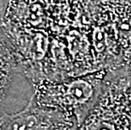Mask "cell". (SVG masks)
Masks as SVG:
<instances>
[{
    "label": "cell",
    "instance_id": "obj_5",
    "mask_svg": "<svg viewBox=\"0 0 131 130\" xmlns=\"http://www.w3.org/2000/svg\"><path fill=\"white\" fill-rule=\"evenodd\" d=\"M15 65V58L9 48L0 42V108L7 97Z\"/></svg>",
    "mask_w": 131,
    "mask_h": 130
},
{
    "label": "cell",
    "instance_id": "obj_4",
    "mask_svg": "<svg viewBox=\"0 0 131 130\" xmlns=\"http://www.w3.org/2000/svg\"><path fill=\"white\" fill-rule=\"evenodd\" d=\"M77 126L64 112L41 106L33 96L21 111L0 116V130H75Z\"/></svg>",
    "mask_w": 131,
    "mask_h": 130
},
{
    "label": "cell",
    "instance_id": "obj_3",
    "mask_svg": "<svg viewBox=\"0 0 131 130\" xmlns=\"http://www.w3.org/2000/svg\"><path fill=\"white\" fill-rule=\"evenodd\" d=\"M75 130H131V68L113 73Z\"/></svg>",
    "mask_w": 131,
    "mask_h": 130
},
{
    "label": "cell",
    "instance_id": "obj_2",
    "mask_svg": "<svg viewBox=\"0 0 131 130\" xmlns=\"http://www.w3.org/2000/svg\"><path fill=\"white\" fill-rule=\"evenodd\" d=\"M113 73L102 70L59 81H42L35 84L32 96L41 106L64 112L79 126L96 105Z\"/></svg>",
    "mask_w": 131,
    "mask_h": 130
},
{
    "label": "cell",
    "instance_id": "obj_1",
    "mask_svg": "<svg viewBox=\"0 0 131 130\" xmlns=\"http://www.w3.org/2000/svg\"><path fill=\"white\" fill-rule=\"evenodd\" d=\"M21 63L36 83L131 68V6L120 0H27Z\"/></svg>",
    "mask_w": 131,
    "mask_h": 130
}]
</instances>
